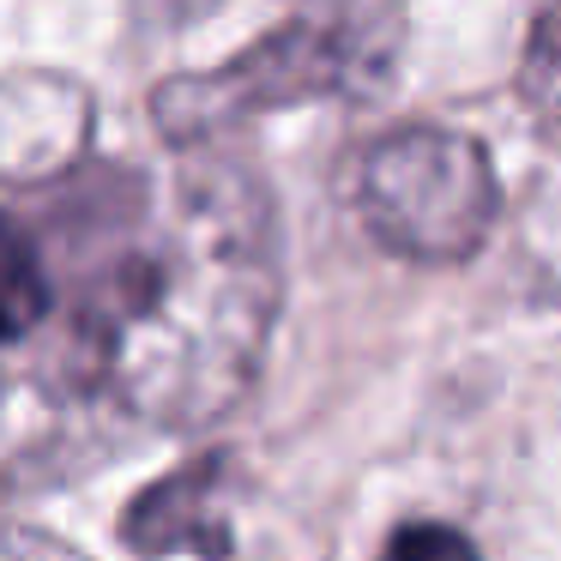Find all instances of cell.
<instances>
[{"instance_id":"6da1fadb","label":"cell","mask_w":561,"mask_h":561,"mask_svg":"<svg viewBox=\"0 0 561 561\" xmlns=\"http://www.w3.org/2000/svg\"><path fill=\"white\" fill-rule=\"evenodd\" d=\"M278 224L254 175L194 163L163 187L79 314L98 387L158 428H206L260 380L278 327Z\"/></svg>"},{"instance_id":"7a4b0ae2","label":"cell","mask_w":561,"mask_h":561,"mask_svg":"<svg viewBox=\"0 0 561 561\" xmlns=\"http://www.w3.org/2000/svg\"><path fill=\"white\" fill-rule=\"evenodd\" d=\"M404 49V19L392 0H302L272 37L242 49L230 67L175 79L158 91V127L199 139L224 122L308 98H375Z\"/></svg>"},{"instance_id":"3957f363","label":"cell","mask_w":561,"mask_h":561,"mask_svg":"<svg viewBox=\"0 0 561 561\" xmlns=\"http://www.w3.org/2000/svg\"><path fill=\"white\" fill-rule=\"evenodd\" d=\"M356 211L368 236L416 266H459L501 218L495 158L453 127H399L375 139L356 170Z\"/></svg>"},{"instance_id":"277c9868","label":"cell","mask_w":561,"mask_h":561,"mask_svg":"<svg viewBox=\"0 0 561 561\" xmlns=\"http://www.w3.org/2000/svg\"><path fill=\"white\" fill-rule=\"evenodd\" d=\"M122 537L139 556H230V459L224 453H199L182 471H170L163 483H151L146 495L127 507Z\"/></svg>"},{"instance_id":"5b68a950","label":"cell","mask_w":561,"mask_h":561,"mask_svg":"<svg viewBox=\"0 0 561 561\" xmlns=\"http://www.w3.org/2000/svg\"><path fill=\"white\" fill-rule=\"evenodd\" d=\"M55 290L37 242L13 218H0V344H19L49 320Z\"/></svg>"},{"instance_id":"8992f818","label":"cell","mask_w":561,"mask_h":561,"mask_svg":"<svg viewBox=\"0 0 561 561\" xmlns=\"http://www.w3.org/2000/svg\"><path fill=\"white\" fill-rule=\"evenodd\" d=\"M513 91H519V110L531 115L537 134L561 146V0H543V13L531 19Z\"/></svg>"},{"instance_id":"52a82bcc","label":"cell","mask_w":561,"mask_h":561,"mask_svg":"<svg viewBox=\"0 0 561 561\" xmlns=\"http://www.w3.org/2000/svg\"><path fill=\"white\" fill-rule=\"evenodd\" d=\"M380 561H483V549L447 519H411L387 537V556Z\"/></svg>"},{"instance_id":"ba28073f","label":"cell","mask_w":561,"mask_h":561,"mask_svg":"<svg viewBox=\"0 0 561 561\" xmlns=\"http://www.w3.org/2000/svg\"><path fill=\"white\" fill-rule=\"evenodd\" d=\"M0 561H91L73 543L37 531V525H0Z\"/></svg>"}]
</instances>
